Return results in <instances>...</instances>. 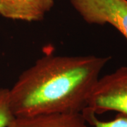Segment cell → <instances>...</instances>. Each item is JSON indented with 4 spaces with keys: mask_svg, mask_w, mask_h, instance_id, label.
<instances>
[{
    "mask_svg": "<svg viewBox=\"0 0 127 127\" xmlns=\"http://www.w3.org/2000/svg\"><path fill=\"white\" fill-rule=\"evenodd\" d=\"M111 57L45 56L23 71L9 89L15 117L80 113L86 109Z\"/></svg>",
    "mask_w": 127,
    "mask_h": 127,
    "instance_id": "obj_1",
    "label": "cell"
},
{
    "mask_svg": "<svg viewBox=\"0 0 127 127\" xmlns=\"http://www.w3.org/2000/svg\"><path fill=\"white\" fill-rule=\"evenodd\" d=\"M117 112L127 117V66L99 78L91 91L86 109V117Z\"/></svg>",
    "mask_w": 127,
    "mask_h": 127,
    "instance_id": "obj_2",
    "label": "cell"
},
{
    "mask_svg": "<svg viewBox=\"0 0 127 127\" xmlns=\"http://www.w3.org/2000/svg\"><path fill=\"white\" fill-rule=\"evenodd\" d=\"M71 4L88 24H109L127 40V0H70Z\"/></svg>",
    "mask_w": 127,
    "mask_h": 127,
    "instance_id": "obj_3",
    "label": "cell"
},
{
    "mask_svg": "<svg viewBox=\"0 0 127 127\" xmlns=\"http://www.w3.org/2000/svg\"><path fill=\"white\" fill-rule=\"evenodd\" d=\"M55 3V0H0V15L14 21H40Z\"/></svg>",
    "mask_w": 127,
    "mask_h": 127,
    "instance_id": "obj_4",
    "label": "cell"
},
{
    "mask_svg": "<svg viewBox=\"0 0 127 127\" xmlns=\"http://www.w3.org/2000/svg\"><path fill=\"white\" fill-rule=\"evenodd\" d=\"M7 127H92L80 113L41 114L15 117Z\"/></svg>",
    "mask_w": 127,
    "mask_h": 127,
    "instance_id": "obj_5",
    "label": "cell"
},
{
    "mask_svg": "<svg viewBox=\"0 0 127 127\" xmlns=\"http://www.w3.org/2000/svg\"><path fill=\"white\" fill-rule=\"evenodd\" d=\"M14 118L9 101V89L0 87V127H7Z\"/></svg>",
    "mask_w": 127,
    "mask_h": 127,
    "instance_id": "obj_6",
    "label": "cell"
},
{
    "mask_svg": "<svg viewBox=\"0 0 127 127\" xmlns=\"http://www.w3.org/2000/svg\"><path fill=\"white\" fill-rule=\"evenodd\" d=\"M86 119L92 127H127V117L120 114L109 121L99 120L95 115L88 117Z\"/></svg>",
    "mask_w": 127,
    "mask_h": 127,
    "instance_id": "obj_7",
    "label": "cell"
}]
</instances>
